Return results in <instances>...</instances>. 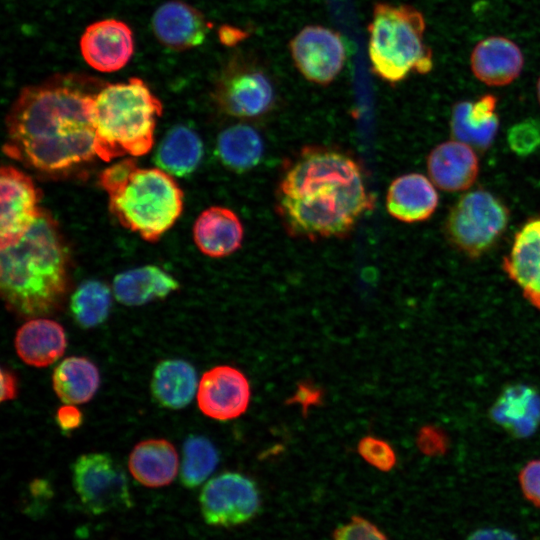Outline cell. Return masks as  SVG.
<instances>
[{
    "mask_svg": "<svg viewBox=\"0 0 540 540\" xmlns=\"http://www.w3.org/2000/svg\"><path fill=\"white\" fill-rule=\"evenodd\" d=\"M102 87L76 74L25 87L7 115L4 152L42 171L90 161L96 155L92 103Z\"/></svg>",
    "mask_w": 540,
    "mask_h": 540,
    "instance_id": "cell-1",
    "label": "cell"
},
{
    "mask_svg": "<svg viewBox=\"0 0 540 540\" xmlns=\"http://www.w3.org/2000/svg\"><path fill=\"white\" fill-rule=\"evenodd\" d=\"M373 205L359 163L328 147H304L285 167L276 190L286 231L310 240L345 236Z\"/></svg>",
    "mask_w": 540,
    "mask_h": 540,
    "instance_id": "cell-2",
    "label": "cell"
},
{
    "mask_svg": "<svg viewBox=\"0 0 540 540\" xmlns=\"http://www.w3.org/2000/svg\"><path fill=\"white\" fill-rule=\"evenodd\" d=\"M0 288L7 307L25 317L52 313L68 284V253L54 219L41 209L15 244L1 249Z\"/></svg>",
    "mask_w": 540,
    "mask_h": 540,
    "instance_id": "cell-3",
    "label": "cell"
},
{
    "mask_svg": "<svg viewBox=\"0 0 540 540\" xmlns=\"http://www.w3.org/2000/svg\"><path fill=\"white\" fill-rule=\"evenodd\" d=\"M99 184L119 223L149 242L169 230L183 209V192L169 173L140 168L130 158L104 169Z\"/></svg>",
    "mask_w": 540,
    "mask_h": 540,
    "instance_id": "cell-4",
    "label": "cell"
},
{
    "mask_svg": "<svg viewBox=\"0 0 540 540\" xmlns=\"http://www.w3.org/2000/svg\"><path fill=\"white\" fill-rule=\"evenodd\" d=\"M161 114V102L141 79L104 85L92 103L96 156L110 161L147 154Z\"/></svg>",
    "mask_w": 540,
    "mask_h": 540,
    "instance_id": "cell-5",
    "label": "cell"
},
{
    "mask_svg": "<svg viewBox=\"0 0 540 540\" xmlns=\"http://www.w3.org/2000/svg\"><path fill=\"white\" fill-rule=\"evenodd\" d=\"M425 30L424 15L415 7L377 2L368 26L373 72L391 84L403 81L411 73H429L433 56L424 41Z\"/></svg>",
    "mask_w": 540,
    "mask_h": 540,
    "instance_id": "cell-6",
    "label": "cell"
},
{
    "mask_svg": "<svg viewBox=\"0 0 540 540\" xmlns=\"http://www.w3.org/2000/svg\"><path fill=\"white\" fill-rule=\"evenodd\" d=\"M509 210L492 193L477 189L464 194L451 208L445 223L450 243L470 258L486 253L501 237Z\"/></svg>",
    "mask_w": 540,
    "mask_h": 540,
    "instance_id": "cell-7",
    "label": "cell"
},
{
    "mask_svg": "<svg viewBox=\"0 0 540 540\" xmlns=\"http://www.w3.org/2000/svg\"><path fill=\"white\" fill-rule=\"evenodd\" d=\"M72 480L82 504L95 515L132 505L127 476L106 453L79 456L72 465Z\"/></svg>",
    "mask_w": 540,
    "mask_h": 540,
    "instance_id": "cell-8",
    "label": "cell"
},
{
    "mask_svg": "<svg viewBox=\"0 0 540 540\" xmlns=\"http://www.w3.org/2000/svg\"><path fill=\"white\" fill-rule=\"evenodd\" d=\"M216 100L225 113L238 118H255L269 112L275 91L266 72L248 56L232 59L216 88Z\"/></svg>",
    "mask_w": 540,
    "mask_h": 540,
    "instance_id": "cell-9",
    "label": "cell"
},
{
    "mask_svg": "<svg viewBox=\"0 0 540 540\" xmlns=\"http://www.w3.org/2000/svg\"><path fill=\"white\" fill-rule=\"evenodd\" d=\"M200 508L206 523L230 527L250 520L260 507L255 483L235 472L220 474L203 487Z\"/></svg>",
    "mask_w": 540,
    "mask_h": 540,
    "instance_id": "cell-10",
    "label": "cell"
},
{
    "mask_svg": "<svg viewBox=\"0 0 540 540\" xmlns=\"http://www.w3.org/2000/svg\"><path fill=\"white\" fill-rule=\"evenodd\" d=\"M293 62L303 77L319 85H328L341 72L346 48L341 36L321 25H308L290 41Z\"/></svg>",
    "mask_w": 540,
    "mask_h": 540,
    "instance_id": "cell-11",
    "label": "cell"
},
{
    "mask_svg": "<svg viewBox=\"0 0 540 540\" xmlns=\"http://www.w3.org/2000/svg\"><path fill=\"white\" fill-rule=\"evenodd\" d=\"M1 220L0 247L17 243L32 227L41 208L40 194L32 179L13 166H3L0 173Z\"/></svg>",
    "mask_w": 540,
    "mask_h": 540,
    "instance_id": "cell-12",
    "label": "cell"
},
{
    "mask_svg": "<svg viewBox=\"0 0 540 540\" xmlns=\"http://www.w3.org/2000/svg\"><path fill=\"white\" fill-rule=\"evenodd\" d=\"M249 401V382L236 368L216 366L203 374L197 403L206 416L221 421L237 418L246 411Z\"/></svg>",
    "mask_w": 540,
    "mask_h": 540,
    "instance_id": "cell-13",
    "label": "cell"
},
{
    "mask_svg": "<svg viewBox=\"0 0 540 540\" xmlns=\"http://www.w3.org/2000/svg\"><path fill=\"white\" fill-rule=\"evenodd\" d=\"M131 29L115 19L89 25L80 39V50L89 66L101 72L123 68L133 54Z\"/></svg>",
    "mask_w": 540,
    "mask_h": 540,
    "instance_id": "cell-14",
    "label": "cell"
},
{
    "mask_svg": "<svg viewBox=\"0 0 540 540\" xmlns=\"http://www.w3.org/2000/svg\"><path fill=\"white\" fill-rule=\"evenodd\" d=\"M502 267L524 298L540 311V217L528 220L516 233Z\"/></svg>",
    "mask_w": 540,
    "mask_h": 540,
    "instance_id": "cell-15",
    "label": "cell"
},
{
    "mask_svg": "<svg viewBox=\"0 0 540 540\" xmlns=\"http://www.w3.org/2000/svg\"><path fill=\"white\" fill-rule=\"evenodd\" d=\"M429 179L447 192L469 189L479 173V160L468 144L450 140L435 146L427 157Z\"/></svg>",
    "mask_w": 540,
    "mask_h": 540,
    "instance_id": "cell-16",
    "label": "cell"
},
{
    "mask_svg": "<svg viewBox=\"0 0 540 540\" xmlns=\"http://www.w3.org/2000/svg\"><path fill=\"white\" fill-rule=\"evenodd\" d=\"M474 76L488 86H506L517 79L524 67L520 47L504 36L479 41L470 56Z\"/></svg>",
    "mask_w": 540,
    "mask_h": 540,
    "instance_id": "cell-17",
    "label": "cell"
},
{
    "mask_svg": "<svg viewBox=\"0 0 540 540\" xmlns=\"http://www.w3.org/2000/svg\"><path fill=\"white\" fill-rule=\"evenodd\" d=\"M489 415L512 437H530L540 426V393L528 384L508 385L492 404Z\"/></svg>",
    "mask_w": 540,
    "mask_h": 540,
    "instance_id": "cell-18",
    "label": "cell"
},
{
    "mask_svg": "<svg viewBox=\"0 0 540 540\" xmlns=\"http://www.w3.org/2000/svg\"><path fill=\"white\" fill-rule=\"evenodd\" d=\"M152 26L159 41L174 50L199 46L207 33L203 14L179 0L161 5L154 13Z\"/></svg>",
    "mask_w": 540,
    "mask_h": 540,
    "instance_id": "cell-19",
    "label": "cell"
},
{
    "mask_svg": "<svg viewBox=\"0 0 540 540\" xmlns=\"http://www.w3.org/2000/svg\"><path fill=\"white\" fill-rule=\"evenodd\" d=\"M438 193L433 182L420 173L397 177L386 195L389 214L405 223L425 221L438 206Z\"/></svg>",
    "mask_w": 540,
    "mask_h": 540,
    "instance_id": "cell-20",
    "label": "cell"
},
{
    "mask_svg": "<svg viewBox=\"0 0 540 540\" xmlns=\"http://www.w3.org/2000/svg\"><path fill=\"white\" fill-rule=\"evenodd\" d=\"M497 98L486 94L474 101L457 102L452 109L450 127L453 139L484 151L492 144L498 127Z\"/></svg>",
    "mask_w": 540,
    "mask_h": 540,
    "instance_id": "cell-21",
    "label": "cell"
},
{
    "mask_svg": "<svg viewBox=\"0 0 540 540\" xmlns=\"http://www.w3.org/2000/svg\"><path fill=\"white\" fill-rule=\"evenodd\" d=\"M244 236L239 217L230 209L212 206L204 210L193 226L198 249L213 258L228 256L238 250Z\"/></svg>",
    "mask_w": 540,
    "mask_h": 540,
    "instance_id": "cell-22",
    "label": "cell"
},
{
    "mask_svg": "<svg viewBox=\"0 0 540 540\" xmlns=\"http://www.w3.org/2000/svg\"><path fill=\"white\" fill-rule=\"evenodd\" d=\"M67 346L63 327L50 319L37 318L24 323L15 336V349L23 362L46 367L58 360Z\"/></svg>",
    "mask_w": 540,
    "mask_h": 540,
    "instance_id": "cell-23",
    "label": "cell"
},
{
    "mask_svg": "<svg viewBox=\"0 0 540 540\" xmlns=\"http://www.w3.org/2000/svg\"><path fill=\"white\" fill-rule=\"evenodd\" d=\"M178 466L175 447L165 439H148L138 443L128 460L133 478L149 488L170 484L177 475Z\"/></svg>",
    "mask_w": 540,
    "mask_h": 540,
    "instance_id": "cell-24",
    "label": "cell"
},
{
    "mask_svg": "<svg viewBox=\"0 0 540 540\" xmlns=\"http://www.w3.org/2000/svg\"><path fill=\"white\" fill-rule=\"evenodd\" d=\"M178 288V282L170 274L153 265L122 272L113 282L117 301L128 306L165 298Z\"/></svg>",
    "mask_w": 540,
    "mask_h": 540,
    "instance_id": "cell-25",
    "label": "cell"
},
{
    "mask_svg": "<svg viewBox=\"0 0 540 540\" xmlns=\"http://www.w3.org/2000/svg\"><path fill=\"white\" fill-rule=\"evenodd\" d=\"M197 388L194 367L186 361L169 359L160 362L152 376L151 392L163 407L181 409L193 399Z\"/></svg>",
    "mask_w": 540,
    "mask_h": 540,
    "instance_id": "cell-26",
    "label": "cell"
},
{
    "mask_svg": "<svg viewBox=\"0 0 540 540\" xmlns=\"http://www.w3.org/2000/svg\"><path fill=\"white\" fill-rule=\"evenodd\" d=\"M203 156V144L198 134L187 126L178 125L167 132L155 154V163L170 175L191 174Z\"/></svg>",
    "mask_w": 540,
    "mask_h": 540,
    "instance_id": "cell-27",
    "label": "cell"
},
{
    "mask_svg": "<svg viewBox=\"0 0 540 540\" xmlns=\"http://www.w3.org/2000/svg\"><path fill=\"white\" fill-rule=\"evenodd\" d=\"M100 383L97 367L87 358L68 357L53 371L52 384L64 404L86 403L95 395Z\"/></svg>",
    "mask_w": 540,
    "mask_h": 540,
    "instance_id": "cell-28",
    "label": "cell"
},
{
    "mask_svg": "<svg viewBox=\"0 0 540 540\" xmlns=\"http://www.w3.org/2000/svg\"><path fill=\"white\" fill-rule=\"evenodd\" d=\"M264 144L260 134L251 126L236 124L223 130L217 139L216 152L227 168L241 173L260 162Z\"/></svg>",
    "mask_w": 540,
    "mask_h": 540,
    "instance_id": "cell-29",
    "label": "cell"
},
{
    "mask_svg": "<svg viewBox=\"0 0 540 540\" xmlns=\"http://www.w3.org/2000/svg\"><path fill=\"white\" fill-rule=\"evenodd\" d=\"M111 307V293L106 284L97 280L83 282L73 293L70 310L75 321L83 328L103 323Z\"/></svg>",
    "mask_w": 540,
    "mask_h": 540,
    "instance_id": "cell-30",
    "label": "cell"
},
{
    "mask_svg": "<svg viewBox=\"0 0 540 540\" xmlns=\"http://www.w3.org/2000/svg\"><path fill=\"white\" fill-rule=\"evenodd\" d=\"M219 456L214 445L203 436L191 435L183 445L180 481L186 488L202 484L214 471Z\"/></svg>",
    "mask_w": 540,
    "mask_h": 540,
    "instance_id": "cell-31",
    "label": "cell"
},
{
    "mask_svg": "<svg viewBox=\"0 0 540 540\" xmlns=\"http://www.w3.org/2000/svg\"><path fill=\"white\" fill-rule=\"evenodd\" d=\"M358 452L368 464L380 471H390L396 464V455L391 445L373 436H366L359 441Z\"/></svg>",
    "mask_w": 540,
    "mask_h": 540,
    "instance_id": "cell-32",
    "label": "cell"
},
{
    "mask_svg": "<svg viewBox=\"0 0 540 540\" xmlns=\"http://www.w3.org/2000/svg\"><path fill=\"white\" fill-rule=\"evenodd\" d=\"M510 149L519 156H528L540 147V129L528 121L520 122L508 130Z\"/></svg>",
    "mask_w": 540,
    "mask_h": 540,
    "instance_id": "cell-33",
    "label": "cell"
},
{
    "mask_svg": "<svg viewBox=\"0 0 540 540\" xmlns=\"http://www.w3.org/2000/svg\"><path fill=\"white\" fill-rule=\"evenodd\" d=\"M332 540H388L373 523L360 516L338 527Z\"/></svg>",
    "mask_w": 540,
    "mask_h": 540,
    "instance_id": "cell-34",
    "label": "cell"
},
{
    "mask_svg": "<svg viewBox=\"0 0 540 540\" xmlns=\"http://www.w3.org/2000/svg\"><path fill=\"white\" fill-rule=\"evenodd\" d=\"M519 484L524 497L540 508V459L524 465L519 473Z\"/></svg>",
    "mask_w": 540,
    "mask_h": 540,
    "instance_id": "cell-35",
    "label": "cell"
},
{
    "mask_svg": "<svg viewBox=\"0 0 540 540\" xmlns=\"http://www.w3.org/2000/svg\"><path fill=\"white\" fill-rule=\"evenodd\" d=\"M417 445L428 456L443 454L448 447L446 435L434 426H424L418 433Z\"/></svg>",
    "mask_w": 540,
    "mask_h": 540,
    "instance_id": "cell-36",
    "label": "cell"
},
{
    "mask_svg": "<svg viewBox=\"0 0 540 540\" xmlns=\"http://www.w3.org/2000/svg\"><path fill=\"white\" fill-rule=\"evenodd\" d=\"M82 421V412L74 405L65 404L56 413V422L63 432H70L78 428Z\"/></svg>",
    "mask_w": 540,
    "mask_h": 540,
    "instance_id": "cell-37",
    "label": "cell"
},
{
    "mask_svg": "<svg viewBox=\"0 0 540 540\" xmlns=\"http://www.w3.org/2000/svg\"><path fill=\"white\" fill-rule=\"evenodd\" d=\"M322 393L310 384H300L294 396L290 399L292 402L301 404L303 409L307 410L309 406L319 404ZM290 401V402H291Z\"/></svg>",
    "mask_w": 540,
    "mask_h": 540,
    "instance_id": "cell-38",
    "label": "cell"
},
{
    "mask_svg": "<svg viewBox=\"0 0 540 540\" xmlns=\"http://www.w3.org/2000/svg\"><path fill=\"white\" fill-rule=\"evenodd\" d=\"M467 540H517L510 532L500 528H482L474 531Z\"/></svg>",
    "mask_w": 540,
    "mask_h": 540,
    "instance_id": "cell-39",
    "label": "cell"
},
{
    "mask_svg": "<svg viewBox=\"0 0 540 540\" xmlns=\"http://www.w3.org/2000/svg\"><path fill=\"white\" fill-rule=\"evenodd\" d=\"M17 395L16 376L4 368L1 369V401L12 400Z\"/></svg>",
    "mask_w": 540,
    "mask_h": 540,
    "instance_id": "cell-40",
    "label": "cell"
},
{
    "mask_svg": "<svg viewBox=\"0 0 540 540\" xmlns=\"http://www.w3.org/2000/svg\"><path fill=\"white\" fill-rule=\"evenodd\" d=\"M220 38L225 44H233L239 38H241V32L235 30L232 27L223 26L220 29Z\"/></svg>",
    "mask_w": 540,
    "mask_h": 540,
    "instance_id": "cell-41",
    "label": "cell"
},
{
    "mask_svg": "<svg viewBox=\"0 0 540 540\" xmlns=\"http://www.w3.org/2000/svg\"><path fill=\"white\" fill-rule=\"evenodd\" d=\"M536 91H537V99H538V102L540 104V77H539V79L537 81Z\"/></svg>",
    "mask_w": 540,
    "mask_h": 540,
    "instance_id": "cell-42",
    "label": "cell"
}]
</instances>
